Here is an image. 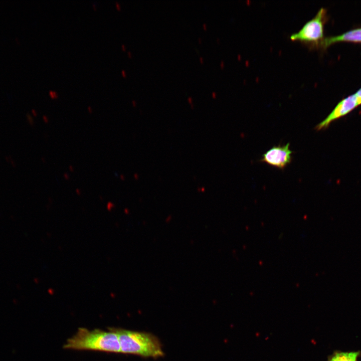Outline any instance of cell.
I'll use <instances>...</instances> for the list:
<instances>
[{"mask_svg":"<svg viewBox=\"0 0 361 361\" xmlns=\"http://www.w3.org/2000/svg\"><path fill=\"white\" fill-rule=\"evenodd\" d=\"M65 349L91 350L107 352L120 353L117 334L111 328L108 330H89L79 328L76 333L66 341Z\"/></svg>","mask_w":361,"mask_h":361,"instance_id":"6da1fadb","label":"cell"},{"mask_svg":"<svg viewBox=\"0 0 361 361\" xmlns=\"http://www.w3.org/2000/svg\"><path fill=\"white\" fill-rule=\"evenodd\" d=\"M111 328L117 334L120 353L152 357L163 355L159 341L152 334L123 328Z\"/></svg>","mask_w":361,"mask_h":361,"instance_id":"7a4b0ae2","label":"cell"},{"mask_svg":"<svg viewBox=\"0 0 361 361\" xmlns=\"http://www.w3.org/2000/svg\"><path fill=\"white\" fill-rule=\"evenodd\" d=\"M327 20L326 10L321 8L313 18L305 23L298 32L290 36V39L303 43L310 48H319L325 38L324 26Z\"/></svg>","mask_w":361,"mask_h":361,"instance_id":"3957f363","label":"cell"},{"mask_svg":"<svg viewBox=\"0 0 361 361\" xmlns=\"http://www.w3.org/2000/svg\"><path fill=\"white\" fill-rule=\"evenodd\" d=\"M360 105L355 94L348 96L339 101L329 114L315 126V129L319 131L327 128L332 122L346 115Z\"/></svg>","mask_w":361,"mask_h":361,"instance_id":"277c9868","label":"cell"},{"mask_svg":"<svg viewBox=\"0 0 361 361\" xmlns=\"http://www.w3.org/2000/svg\"><path fill=\"white\" fill-rule=\"evenodd\" d=\"M290 143L275 146L262 155L260 161L272 166L283 169L292 161V151L289 148Z\"/></svg>","mask_w":361,"mask_h":361,"instance_id":"5b68a950","label":"cell"},{"mask_svg":"<svg viewBox=\"0 0 361 361\" xmlns=\"http://www.w3.org/2000/svg\"><path fill=\"white\" fill-rule=\"evenodd\" d=\"M343 42L361 43V28L349 30L339 35L325 37L319 48L325 49L332 44Z\"/></svg>","mask_w":361,"mask_h":361,"instance_id":"8992f818","label":"cell"},{"mask_svg":"<svg viewBox=\"0 0 361 361\" xmlns=\"http://www.w3.org/2000/svg\"><path fill=\"white\" fill-rule=\"evenodd\" d=\"M358 352H339L335 353L329 361H357Z\"/></svg>","mask_w":361,"mask_h":361,"instance_id":"52a82bcc","label":"cell"},{"mask_svg":"<svg viewBox=\"0 0 361 361\" xmlns=\"http://www.w3.org/2000/svg\"><path fill=\"white\" fill-rule=\"evenodd\" d=\"M26 118L29 124L33 126L34 125V120L33 116L29 113H27L26 114Z\"/></svg>","mask_w":361,"mask_h":361,"instance_id":"ba28073f","label":"cell"},{"mask_svg":"<svg viewBox=\"0 0 361 361\" xmlns=\"http://www.w3.org/2000/svg\"><path fill=\"white\" fill-rule=\"evenodd\" d=\"M5 159L8 162L10 163L13 167H16V163L14 159L11 156H6Z\"/></svg>","mask_w":361,"mask_h":361,"instance_id":"9c48e42d","label":"cell"},{"mask_svg":"<svg viewBox=\"0 0 361 361\" xmlns=\"http://www.w3.org/2000/svg\"><path fill=\"white\" fill-rule=\"evenodd\" d=\"M49 95L52 99H56L58 97V94L57 92L54 90H49Z\"/></svg>","mask_w":361,"mask_h":361,"instance_id":"30bf717a","label":"cell"},{"mask_svg":"<svg viewBox=\"0 0 361 361\" xmlns=\"http://www.w3.org/2000/svg\"><path fill=\"white\" fill-rule=\"evenodd\" d=\"M354 94L357 98L360 104L361 105V88L359 89Z\"/></svg>","mask_w":361,"mask_h":361,"instance_id":"8fae6325","label":"cell"},{"mask_svg":"<svg viewBox=\"0 0 361 361\" xmlns=\"http://www.w3.org/2000/svg\"><path fill=\"white\" fill-rule=\"evenodd\" d=\"M42 118L45 123H48L49 122V118L46 115H43Z\"/></svg>","mask_w":361,"mask_h":361,"instance_id":"7c38bea8","label":"cell"},{"mask_svg":"<svg viewBox=\"0 0 361 361\" xmlns=\"http://www.w3.org/2000/svg\"><path fill=\"white\" fill-rule=\"evenodd\" d=\"M31 112H32V115H33L34 117H37V115H38V113H37V111H36L35 109H32L31 110Z\"/></svg>","mask_w":361,"mask_h":361,"instance_id":"4fadbf2b","label":"cell"},{"mask_svg":"<svg viewBox=\"0 0 361 361\" xmlns=\"http://www.w3.org/2000/svg\"><path fill=\"white\" fill-rule=\"evenodd\" d=\"M115 6H116L117 10H120L121 6H120L119 3L117 1H115Z\"/></svg>","mask_w":361,"mask_h":361,"instance_id":"5bb4252c","label":"cell"},{"mask_svg":"<svg viewBox=\"0 0 361 361\" xmlns=\"http://www.w3.org/2000/svg\"><path fill=\"white\" fill-rule=\"evenodd\" d=\"M63 176H64V178L66 180H68L69 179V175L67 173H66V172L64 173Z\"/></svg>","mask_w":361,"mask_h":361,"instance_id":"9a60e30c","label":"cell"},{"mask_svg":"<svg viewBox=\"0 0 361 361\" xmlns=\"http://www.w3.org/2000/svg\"><path fill=\"white\" fill-rule=\"evenodd\" d=\"M87 109L88 112L91 114L92 113L93 110L92 107L90 106H88L87 107Z\"/></svg>","mask_w":361,"mask_h":361,"instance_id":"2e32d148","label":"cell"},{"mask_svg":"<svg viewBox=\"0 0 361 361\" xmlns=\"http://www.w3.org/2000/svg\"><path fill=\"white\" fill-rule=\"evenodd\" d=\"M121 73L123 77H126V72H125V71L124 70H122L121 71Z\"/></svg>","mask_w":361,"mask_h":361,"instance_id":"e0dca14e","label":"cell"},{"mask_svg":"<svg viewBox=\"0 0 361 361\" xmlns=\"http://www.w3.org/2000/svg\"><path fill=\"white\" fill-rule=\"evenodd\" d=\"M69 170H70V171H71V172H73V171H74V168H73V166L72 165H70L69 167Z\"/></svg>","mask_w":361,"mask_h":361,"instance_id":"ac0fdd59","label":"cell"},{"mask_svg":"<svg viewBox=\"0 0 361 361\" xmlns=\"http://www.w3.org/2000/svg\"><path fill=\"white\" fill-rule=\"evenodd\" d=\"M76 192L78 195H80V194H81L80 190H79V189H76Z\"/></svg>","mask_w":361,"mask_h":361,"instance_id":"d6986e66","label":"cell"},{"mask_svg":"<svg viewBox=\"0 0 361 361\" xmlns=\"http://www.w3.org/2000/svg\"><path fill=\"white\" fill-rule=\"evenodd\" d=\"M92 6H93V9H94V10H96V9H97L96 4L93 3V4H92Z\"/></svg>","mask_w":361,"mask_h":361,"instance_id":"ffe728a7","label":"cell"},{"mask_svg":"<svg viewBox=\"0 0 361 361\" xmlns=\"http://www.w3.org/2000/svg\"><path fill=\"white\" fill-rule=\"evenodd\" d=\"M120 178L122 180H124L125 179V177L123 174L120 175Z\"/></svg>","mask_w":361,"mask_h":361,"instance_id":"44dd1931","label":"cell"},{"mask_svg":"<svg viewBox=\"0 0 361 361\" xmlns=\"http://www.w3.org/2000/svg\"><path fill=\"white\" fill-rule=\"evenodd\" d=\"M121 48H122V49L123 51H125V50H126V47H125V46L124 44H122V45H121Z\"/></svg>","mask_w":361,"mask_h":361,"instance_id":"7402d4cb","label":"cell"},{"mask_svg":"<svg viewBox=\"0 0 361 361\" xmlns=\"http://www.w3.org/2000/svg\"><path fill=\"white\" fill-rule=\"evenodd\" d=\"M134 178H135V179H138V174H137V173H135V174H134Z\"/></svg>","mask_w":361,"mask_h":361,"instance_id":"603a6c76","label":"cell"},{"mask_svg":"<svg viewBox=\"0 0 361 361\" xmlns=\"http://www.w3.org/2000/svg\"><path fill=\"white\" fill-rule=\"evenodd\" d=\"M132 104L134 106H136V102L134 100L132 101Z\"/></svg>","mask_w":361,"mask_h":361,"instance_id":"cb8c5ba5","label":"cell"},{"mask_svg":"<svg viewBox=\"0 0 361 361\" xmlns=\"http://www.w3.org/2000/svg\"><path fill=\"white\" fill-rule=\"evenodd\" d=\"M127 54H128V56H129V57H131V52H130V51H128V53H127Z\"/></svg>","mask_w":361,"mask_h":361,"instance_id":"d4e9b609","label":"cell"},{"mask_svg":"<svg viewBox=\"0 0 361 361\" xmlns=\"http://www.w3.org/2000/svg\"><path fill=\"white\" fill-rule=\"evenodd\" d=\"M15 39H16V41L17 42V44H19L20 43V42H19V41L18 38H16Z\"/></svg>","mask_w":361,"mask_h":361,"instance_id":"484cf974","label":"cell"},{"mask_svg":"<svg viewBox=\"0 0 361 361\" xmlns=\"http://www.w3.org/2000/svg\"><path fill=\"white\" fill-rule=\"evenodd\" d=\"M41 159L42 160V161H43V162H45V159L44 157H42V158H41Z\"/></svg>","mask_w":361,"mask_h":361,"instance_id":"4316f807","label":"cell"}]
</instances>
